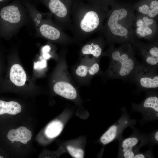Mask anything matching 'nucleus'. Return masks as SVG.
Masks as SVG:
<instances>
[{
	"label": "nucleus",
	"mask_w": 158,
	"mask_h": 158,
	"mask_svg": "<svg viewBox=\"0 0 158 158\" xmlns=\"http://www.w3.org/2000/svg\"><path fill=\"white\" fill-rule=\"evenodd\" d=\"M102 47L101 42L93 40L86 43L82 47L81 52L84 55H92L94 57L98 59L101 55Z\"/></svg>",
	"instance_id": "f8f14e48"
},
{
	"label": "nucleus",
	"mask_w": 158,
	"mask_h": 158,
	"mask_svg": "<svg viewBox=\"0 0 158 158\" xmlns=\"http://www.w3.org/2000/svg\"><path fill=\"white\" fill-rule=\"evenodd\" d=\"M42 56L43 58L45 59H49L51 57V55L49 53H42Z\"/></svg>",
	"instance_id": "bb28decb"
},
{
	"label": "nucleus",
	"mask_w": 158,
	"mask_h": 158,
	"mask_svg": "<svg viewBox=\"0 0 158 158\" xmlns=\"http://www.w3.org/2000/svg\"><path fill=\"white\" fill-rule=\"evenodd\" d=\"M32 136L31 131L24 126H21L16 129L10 130L7 134V137L10 141H19L26 144L30 141Z\"/></svg>",
	"instance_id": "9d476101"
},
{
	"label": "nucleus",
	"mask_w": 158,
	"mask_h": 158,
	"mask_svg": "<svg viewBox=\"0 0 158 158\" xmlns=\"http://www.w3.org/2000/svg\"><path fill=\"white\" fill-rule=\"evenodd\" d=\"M70 1L47 0V6L54 18V23L63 30L70 29L71 24Z\"/></svg>",
	"instance_id": "423d86ee"
},
{
	"label": "nucleus",
	"mask_w": 158,
	"mask_h": 158,
	"mask_svg": "<svg viewBox=\"0 0 158 158\" xmlns=\"http://www.w3.org/2000/svg\"><path fill=\"white\" fill-rule=\"evenodd\" d=\"M3 158V157L0 156V158Z\"/></svg>",
	"instance_id": "7c9ffc66"
},
{
	"label": "nucleus",
	"mask_w": 158,
	"mask_h": 158,
	"mask_svg": "<svg viewBox=\"0 0 158 158\" xmlns=\"http://www.w3.org/2000/svg\"><path fill=\"white\" fill-rule=\"evenodd\" d=\"M127 14V11L124 8L116 10L112 12L108 20L107 25L113 34L121 37L127 35V29L119 24L118 21L124 18Z\"/></svg>",
	"instance_id": "0eeeda50"
},
{
	"label": "nucleus",
	"mask_w": 158,
	"mask_h": 158,
	"mask_svg": "<svg viewBox=\"0 0 158 158\" xmlns=\"http://www.w3.org/2000/svg\"><path fill=\"white\" fill-rule=\"evenodd\" d=\"M67 150L70 154L75 158H83L84 157V151L81 149L74 148L70 146L67 147Z\"/></svg>",
	"instance_id": "a211bd4d"
},
{
	"label": "nucleus",
	"mask_w": 158,
	"mask_h": 158,
	"mask_svg": "<svg viewBox=\"0 0 158 158\" xmlns=\"http://www.w3.org/2000/svg\"><path fill=\"white\" fill-rule=\"evenodd\" d=\"M51 49L50 46L49 44H47L43 47L42 49V52L44 53H49Z\"/></svg>",
	"instance_id": "393cba45"
},
{
	"label": "nucleus",
	"mask_w": 158,
	"mask_h": 158,
	"mask_svg": "<svg viewBox=\"0 0 158 158\" xmlns=\"http://www.w3.org/2000/svg\"><path fill=\"white\" fill-rule=\"evenodd\" d=\"M140 12L144 14H148L150 10L149 7L146 4H144L139 8Z\"/></svg>",
	"instance_id": "5701e85b"
},
{
	"label": "nucleus",
	"mask_w": 158,
	"mask_h": 158,
	"mask_svg": "<svg viewBox=\"0 0 158 158\" xmlns=\"http://www.w3.org/2000/svg\"><path fill=\"white\" fill-rule=\"evenodd\" d=\"M155 138L156 140L158 141V132L157 131L155 134Z\"/></svg>",
	"instance_id": "c756f323"
},
{
	"label": "nucleus",
	"mask_w": 158,
	"mask_h": 158,
	"mask_svg": "<svg viewBox=\"0 0 158 158\" xmlns=\"http://www.w3.org/2000/svg\"><path fill=\"white\" fill-rule=\"evenodd\" d=\"M91 64H90V65L89 66L84 65H81L79 66L77 68L75 71V72L77 75L81 77H84L86 76L88 74H89V72Z\"/></svg>",
	"instance_id": "6ab92c4d"
},
{
	"label": "nucleus",
	"mask_w": 158,
	"mask_h": 158,
	"mask_svg": "<svg viewBox=\"0 0 158 158\" xmlns=\"http://www.w3.org/2000/svg\"><path fill=\"white\" fill-rule=\"evenodd\" d=\"M139 46L143 63L148 66L158 68V47L152 45Z\"/></svg>",
	"instance_id": "6e6552de"
},
{
	"label": "nucleus",
	"mask_w": 158,
	"mask_h": 158,
	"mask_svg": "<svg viewBox=\"0 0 158 158\" xmlns=\"http://www.w3.org/2000/svg\"><path fill=\"white\" fill-rule=\"evenodd\" d=\"M105 55L108 56L110 59L107 72L109 78L123 80H131L137 61L130 47L128 51H124L122 48L115 49L111 48Z\"/></svg>",
	"instance_id": "20e7f679"
},
{
	"label": "nucleus",
	"mask_w": 158,
	"mask_h": 158,
	"mask_svg": "<svg viewBox=\"0 0 158 158\" xmlns=\"http://www.w3.org/2000/svg\"><path fill=\"white\" fill-rule=\"evenodd\" d=\"M138 140L135 138H129L124 140L122 147L124 156L126 158H133L134 154L132 148L138 143Z\"/></svg>",
	"instance_id": "2eb2a0df"
},
{
	"label": "nucleus",
	"mask_w": 158,
	"mask_h": 158,
	"mask_svg": "<svg viewBox=\"0 0 158 158\" xmlns=\"http://www.w3.org/2000/svg\"><path fill=\"white\" fill-rule=\"evenodd\" d=\"M11 81L18 86L24 85L26 80V73L23 67L19 64H16L11 67L10 73Z\"/></svg>",
	"instance_id": "9b49d317"
},
{
	"label": "nucleus",
	"mask_w": 158,
	"mask_h": 158,
	"mask_svg": "<svg viewBox=\"0 0 158 158\" xmlns=\"http://www.w3.org/2000/svg\"><path fill=\"white\" fill-rule=\"evenodd\" d=\"M144 22L142 20L140 19L138 20L136 23L138 27H140L144 25Z\"/></svg>",
	"instance_id": "a878e982"
},
{
	"label": "nucleus",
	"mask_w": 158,
	"mask_h": 158,
	"mask_svg": "<svg viewBox=\"0 0 158 158\" xmlns=\"http://www.w3.org/2000/svg\"><path fill=\"white\" fill-rule=\"evenodd\" d=\"M148 15L151 18L156 16L158 13V1L154 0L151 2L149 7Z\"/></svg>",
	"instance_id": "aec40b11"
},
{
	"label": "nucleus",
	"mask_w": 158,
	"mask_h": 158,
	"mask_svg": "<svg viewBox=\"0 0 158 158\" xmlns=\"http://www.w3.org/2000/svg\"><path fill=\"white\" fill-rule=\"evenodd\" d=\"M63 128V125L60 121H54L48 125L45 130V134L47 137L54 138L60 134Z\"/></svg>",
	"instance_id": "4468645a"
},
{
	"label": "nucleus",
	"mask_w": 158,
	"mask_h": 158,
	"mask_svg": "<svg viewBox=\"0 0 158 158\" xmlns=\"http://www.w3.org/2000/svg\"><path fill=\"white\" fill-rule=\"evenodd\" d=\"M144 156L142 154H138L134 156L133 158H144Z\"/></svg>",
	"instance_id": "cd10ccee"
},
{
	"label": "nucleus",
	"mask_w": 158,
	"mask_h": 158,
	"mask_svg": "<svg viewBox=\"0 0 158 158\" xmlns=\"http://www.w3.org/2000/svg\"><path fill=\"white\" fill-rule=\"evenodd\" d=\"M158 113H157V114L156 115L157 117L158 116Z\"/></svg>",
	"instance_id": "2f4dec72"
},
{
	"label": "nucleus",
	"mask_w": 158,
	"mask_h": 158,
	"mask_svg": "<svg viewBox=\"0 0 158 158\" xmlns=\"http://www.w3.org/2000/svg\"><path fill=\"white\" fill-rule=\"evenodd\" d=\"M142 106L145 108L153 109L158 112V98L154 95L150 96L144 100Z\"/></svg>",
	"instance_id": "f3484780"
},
{
	"label": "nucleus",
	"mask_w": 158,
	"mask_h": 158,
	"mask_svg": "<svg viewBox=\"0 0 158 158\" xmlns=\"http://www.w3.org/2000/svg\"><path fill=\"white\" fill-rule=\"evenodd\" d=\"M53 89L56 93L67 99H73L77 97L75 88L71 83L66 80L58 81L54 85Z\"/></svg>",
	"instance_id": "1a4fd4ad"
},
{
	"label": "nucleus",
	"mask_w": 158,
	"mask_h": 158,
	"mask_svg": "<svg viewBox=\"0 0 158 158\" xmlns=\"http://www.w3.org/2000/svg\"><path fill=\"white\" fill-rule=\"evenodd\" d=\"M157 68L147 66L137 62L131 81L142 90L157 89Z\"/></svg>",
	"instance_id": "39448f33"
},
{
	"label": "nucleus",
	"mask_w": 158,
	"mask_h": 158,
	"mask_svg": "<svg viewBox=\"0 0 158 158\" xmlns=\"http://www.w3.org/2000/svg\"><path fill=\"white\" fill-rule=\"evenodd\" d=\"M46 66V61L45 60H43L40 61H38L37 62H35L34 68L35 69H40L44 68Z\"/></svg>",
	"instance_id": "4be33fe9"
},
{
	"label": "nucleus",
	"mask_w": 158,
	"mask_h": 158,
	"mask_svg": "<svg viewBox=\"0 0 158 158\" xmlns=\"http://www.w3.org/2000/svg\"><path fill=\"white\" fill-rule=\"evenodd\" d=\"M7 0H0V8L3 6V5Z\"/></svg>",
	"instance_id": "c85d7f7f"
},
{
	"label": "nucleus",
	"mask_w": 158,
	"mask_h": 158,
	"mask_svg": "<svg viewBox=\"0 0 158 158\" xmlns=\"http://www.w3.org/2000/svg\"><path fill=\"white\" fill-rule=\"evenodd\" d=\"M21 111V106L17 102L0 100V115L6 113L14 115L20 113Z\"/></svg>",
	"instance_id": "ddd939ff"
},
{
	"label": "nucleus",
	"mask_w": 158,
	"mask_h": 158,
	"mask_svg": "<svg viewBox=\"0 0 158 158\" xmlns=\"http://www.w3.org/2000/svg\"><path fill=\"white\" fill-rule=\"evenodd\" d=\"M144 23V24L148 26L149 25L152 24L153 23V20L151 18H148L147 17L145 16L142 18Z\"/></svg>",
	"instance_id": "b1692460"
},
{
	"label": "nucleus",
	"mask_w": 158,
	"mask_h": 158,
	"mask_svg": "<svg viewBox=\"0 0 158 158\" xmlns=\"http://www.w3.org/2000/svg\"><path fill=\"white\" fill-rule=\"evenodd\" d=\"M28 12L18 5L11 4L0 8V38L11 39L24 25L30 22Z\"/></svg>",
	"instance_id": "7ed1b4c3"
},
{
	"label": "nucleus",
	"mask_w": 158,
	"mask_h": 158,
	"mask_svg": "<svg viewBox=\"0 0 158 158\" xmlns=\"http://www.w3.org/2000/svg\"><path fill=\"white\" fill-rule=\"evenodd\" d=\"M28 11L35 28V37L62 44L77 41L54 23L50 12L41 13L32 8H29Z\"/></svg>",
	"instance_id": "f03ea898"
},
{
	"label": "nucleus",
	"mask_w": 158,
	"mask_h": 158,
	"mask_svg": "<svg viewBox=\"0 0 158 158\" xmlns=\"http://www.w3.org/2000/svg\"><path fill=\"white\" fill-rule=\"evenodd\" d=\"M117 129L116 126H111L101 137L100 141L101 142L106 145L113 141L116 136Z\"/></svg>",
	"instance_id": "dca6fc26"
},
{
	"label": "nucleus",
	"mask_w": 158,
	"mask_h": 158,
	"mask_svg": "<svg viewBox=\"0 0 158 158\" xmlns=\"http://www.w3.org/2000/svg\"><path fill=\"white\" fill-rule=\"evenodd\" d=\"M70 15V29L77 41L86 39L99 28L102 21L101 13L83 5H74L71 8Z\"/></svg>",
	"instance_id": "f257e3e1"
},
{
	"label": "nucleus",
	"mask_w": 158,
	"mask_h": 158,
	"mask_svg": "<svg viewBox=\"0 0 158 158\" xmlns=\"http://www.w3.org/2000/svg\"><path fill=\"white\" fill-rule=\"evenodd\" d=\"M136 32L140 36L144 37L151 34L152 31L148 26L144 24L143 25L142 27L137 28Z\"/></svg>",
	"instance_id": "412c9836"
}]
</instances>
